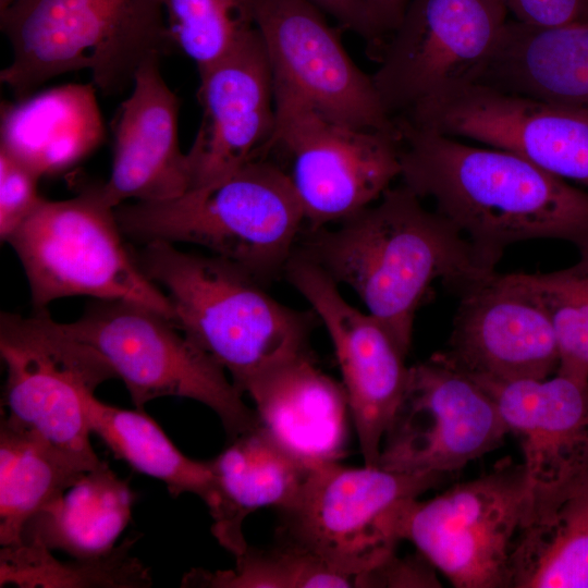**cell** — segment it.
Masks as SVG:
<instances>
[{"label":"cell","mask_w":588,"mask_h":588,"mask_svg":"<svg viewBox=\"0 0 588 588\" xmlns=\"http://www.w3.org/2000/svg\"><path fill=\"white\" fill-rule=\"evenodd\" d=\"M0 354L7 367L2 404L9 417L59 449L98 464L86 401L117 378L96 348L73 336L47 309L32 316L2 313Z\"/></svg>","instance_id":"cell-8"},{"label":"cell","mask_w":588,"mask_h":588,"mask_svg":"<svg viewBox=\"0 0 588 588\" xmlns=\"http://www.w3.org/2000/svg\"><path fill=\"white\" fill-rule=\"evenodd\" d=\"M159 61L149 60L137 71L133 90L119 111L111 174L98 185L114 209L130 199H174L189 189L186 152L179 140L180 102Z\"/></svg>","instance_id":"cell-18"},{"label":"cell","mask_w":588,"mask_h":588,"mask_svg":"<svg viewBox=\"0 0 588 588\" xmlns=\"http://www.w3.org/2000/svg\"><path fill=\"white\" fill-rule=\"evenodd\" d=\"M95 464L70 454L9 416L0 424V544L22 542L26 524Z\"/></svg>","instance_id":"cell-26"},{"label":"cell","mask_w":588,"mask_h":588,"mask_svg":"<svg viewBox=\"0 0 588 588\" xmlns=\"http://www.w3.org/2000/svg\"><path fill=\"white\" fill-rule=\"evenodd\" d=\"M341 25L365 38L378 51L380 38L363 0H310Z\"/></svg>","instance_id":"cell-37"},{"label":"cell","mask_w":588,"mask_h":588,"mask_svg":"<svg viewBox=\"0 0 588 588\" xmlns=\"http://www.w3.org/2000/svg\"><path fill=\"white\" fill-rule=\"evenodd\" d=\"M531 492L524 464L491 471L426 500H412L401 520L411 541L457 588H507L509 560Z\"/></svg>","instance_id":"cell-10"},{"label":"cell","mask_w":588,"mask_h":588,"mask_svg":"<svg viewBox=\"0 0 588 588\" xmlns=\"http://www.w3.org/2000/svg\"><path fill=\"white\" fill-rule=\"evenodd\" d=\"M94 84H68L2 103L0 149L40 177L65 171L103 140Z\"/></svg>","instance_id":"cell-24"},{"label":"cell","mask_w":588,"mask_h":588,"mask_svg":"<svg viewBox=\"0 0 588 588\" xmlns=\"http://www.w3.org/2000/svg\"><path fill=\"white\" fill-rule=\"evenodd\" d=\"M135 259L162 286L174 324L242 393L259 375L308 351L313 315L277 302L236 265L184 253L164 241L145 243Z\"/></svg>","instance_id":"cell-3"},{"label":"cell","mask_w":588,"mask_h":588,"mask_svg":"<svg viewBox=\"0 0 588 588\" xmlns=\"http://www.w3.org/2000/svg\"><path fill=\"white\" fill-rule=\"evenodd\" d=\"M114 0H15L0 10L12 59L0 78L19 99L64 73L89 69Z\"/></svg>","instance_id":"cell-21"},{"label":"cell","mask_w":588,"mask_h":588,"mask_svg":"<svg viewBox=\"0 0 588 588\" xmlns=\"http://www.w3.org/2000/svg\"><path fill=\"white\" fill-rule=\"evenodd\" d=\"M254 8L274 93L352 126L399 131L371 75L354 63L320 8L310 0H254Z\"/></svg>","instance_id":"cell-13"},{"label":"cell","mask_w":588,"mask_h":588,"mask_svg":"<svg viewBox=\"0 0 588 588\" xmlns=\"http://www.w3.org/2000/svg\"><path fill=\"white\" fill-rule=\"evenodd\" d=\"M270 149L310 229L342 221L370 206L401 174L400 133L367 130L332 120L305 102L274 93Z\"/></svg>","instance_id":"cell-9"},{"label":"cell","mask_w":588,"mask_h":588,"mask_svg":"<svg viewBox=\"0 0 588 588\" xmlns=\"http://www.w3.org/2000/svg\"><path fill=\"white\" fill-rule=\"evenodd\" d=\"M578 260L564 269L528 273L544 302L556 333V372L588 380V244Z\"/></svg>","instance_id":"cell-33"},{"label":"cell","mask_w":588,"mask_h":588,"mask_svg":"<svg viewBox=\"0 0 588 588\" xmlns=\"http://www.w3.org/2000/svg\"><path fill=\"white\" fill-rule=\"evenodd\" d=\"M199 77L203 115L186 152L189 189L264 157L275 125L272 72L258 29Z\"/></svg>","instance_id":"cell-17"},{"label":"cell","mask_w":588,"mask_h":588,"mask_svg":"<svg viewBox=\"0 0 588 588\" xmlns=\"http://www.w3.org/2000/svg\"><path fill=\"white\" fill-rule=\"evenodd\" d=\"M86 415L112 454L134 470L162 481L173 498L198 495L212 515L219 506L218 486L209 461L185 456L144 411L106 404L95 395L86 401Z\"/></svg>","instance_id":"cell-28"},{"label":"cell","mask_w":588,"mask_h":588,"mask_svg":"<svg viewBox=\"0 0 588 588\" xmlns=\"http://www.w3.org/2000/svg\"><path fill=\"white\" fill-rule=\"evenodd\" d=\"M363 2L380 38V51L400 24L411 0H363Z\"/></svg>","instance_id":"cell-38"},{"label":"cell","mask_w":588,"mask_h":588,"mask_svg":"<svg viewBox=\"0 0 588 588\" xmlns=\"http://www.w3.org/2000/svg\"><path fill=\"white\" fill-rule=\"evenodd\" d=\"M173 46L160 0H114L90 57L93 84L106 95L133 85L137 71Z\"/></svg>","instance_id":"cell-30"},{"label":"cell","mask_w":588,"mask_h":588,"mask_svg":"<svg viewBox=\"0 0 588 588\" xmlns=\"http://www.w3.org/2000/svg\"><path fill=\"white\" fill-rule=\"evenodd\" d=\"M297 248L354 290L407 353L416 311L432 282L441 280L461 295L497 271L404 184L389 187L376 205L335 230L309 228Z\"/></svg>","instance_id":"cell-2"},{"label":"cell","mask_w":588,"mask_h":588,"mask_svg":"<svg viewBox=\"0 0 588 588\" xmlns=\"http://www.w3.org/2000/svg\"><path fill=\"white\" fill-rule=\"evenodd\" d=\"M209 464L219 494L211 531L234 556L248 547L244 519L262 507L282 511L292 505L313 469L284 451L259 425L231 440Z\"/></svg>","instance_id":"cell-25"},{"label":"cell","mask_w":588,"mask_h":588,"mask_svg":"<svg viewBox=\"0 0 588 588\" xmlns=\"http://www.w3.org/2000/svg\"><path fill=\"white\" fill-rule=\"evenodd\" d=\"M356 587L434 588L441 587L432 564L418 552L416 555H390L377 567L356 576Z\"/></svg>","instance_id":"cell-35"},{"label":"cell","mask_w":588,"mask_h":588,"mask_svg":"<svg viewBox=\"0 0 588 588\" xmlns=\"http://www.w3.org/2000/svg\"><path fill=\"white\" fill-rule=\"evenodd\" d=\"M15 0H0V10H3L4 8H7L8 5H10L12 2H14Z\"/></svg>","instance_id":"cell-39"},{"label":"cell","mask_w":588,"mask_h":588,"mask_svg":"<svg viewBox=\"0 0 588 588\" xmlns=\"http://www.w3.org/2000/svg\"><path fill=\"white\" fill-rule=\"evenodd\" d=\"M503 0H411L371 75L396 119L475 82L509 19Z\"/></svg>","instance_id":"cell-11"},{"label":"cell","mask_w":588,"mask_h":588,"mask_svg":"<svg viewBox=\"0 0 588 588\" xmlns=\"http://www.w3.org/2000/svg\"><path fill=\"white\" fill-rule=\"evenodd\" d=\"M284 272L331 339L364 464L379 466L383 438L407 388L408 353L380 321L350 305L338 283L298 248Z\"/></svg>","instance_id":"cell-15"},{"label":"cell","mask_w":588,"mask_h":588,"mask_svg":"<svg viewBox=\"0 0 588 588\" xmlns=\"http://www.w3.org/2000/svg\"><path fill=\"white\" fill-rule=\"evenodd\" d=\"M63 324L106 357L136 409L163 396L197 401L217 414L230 441L259 425L226 371L161 313L128 301L98 299Z\"/></svg>","instance_id":"cell-6"},{"label":"cell","mask_w":588,"mask_h":588,"mask_svg":"<svg viewBox=\"0 0 588 588\" xmlns=\"http://www.w3.org/2000/svg\"><path fill=\"white\" fill-rule=\"evenodd\" d=\"M503 2L513 20L532 26H560L588 17V0H503Z\"/></svg>","instance_id":"cell-36"},{"label":"cell","mask_w":588,"mask_h":588,"mask_svg":"<svg viewBox=\"0 0 588 588\" xmlns=\"http://www.w3.org/2000/svg\"><path fill=\"white\" fill-rule=\"evenodd\" d=\"M448 476L406 474L332 462L310 470L297 499L279 511L278 540L315 554L352 577L396 552L406 505Z\"/></svg>","instance_id":"cell-7"},{"label":"cell","mask_w":588,"mask_h":588,"mask_svg":"<svg viewBox=\"0 0 588 588\" xmlns=\"http://www.w3.org/2000/svg\"><path fill=\"white\" fill-rule=\"evenodd\" d=\"M40 176L16 158L0 149V237L7 241L30 215L42 197Z\"/></svg>","instance_id":"cell-34"},{"label":"cell","mask_w":588,"mask_h":588,"mask_svg":"<svg viewBox=\"0 0 588 588\" xmlns=\"http://www.w3.org/2000/svg\"><path fill=\"white\" fill-rule=\"evenodd\" d=\"M586 20H588V17Z\"/></svg>","instance_id":"cell-40"},{"label":"cell","mask_w":588,"mask_h":588,"mask_svg":"<svg viewBox=\"0 0 588 588\" xmlns=\"http://www.w3.org/2000/svg\"><path fill=\"white\" fill-rule=\"evenodd\" d=\"M173 46L198 73L217 63L256 27L254 0H160Z\"/></svg>","instance_id":"cell-32"},{"label":"cell","mask_w":588,"mask_h":588,"mask_svg":"<svg viewBox=\"0 0 588 588\" xmlns=\"http://www.w3.org/2000/svg\"><path fill=\"white\" fill-rule=\"evenodd\" d=\"M438 359L474 381L542 380L560 364L555 329L528 273L497 271L461 295Z\"/></svg>","instance_id":"cell-16"},{"label":"cell","mask_w":588,"mask_h":588,"mask_svg":"<svg viewBox=\"0 0 588 588\" xmlns=\"http://www.w3.org/2000/svg\"><path fill=\"white\" fill-rule=\"evenodd\" d=\"M401 119L420 127L514 152L588 189V110L465 85Z\"/></svg>","instance_id":"cell-14"},{"label":"cell","mask_w":588,"mask_h":588,"mask_svg":"<svg viewBox=\"0 0 588 588\" xmlns=\"http://www.w3.org/2000/svg\"><path fill=\"white\" fill-rule=\"evenodd\" d=\"M519 440L532 489L560 486L588 467V380L475 381Z\"/></svg>","instance_id":"cell-19"},{"label":"cell","mask_w":588,"mask_h":588,"mask_svg":"<svg viewBox=\"0 0 588 588\" xmlns=\"http://www.w3.org/2000/svg\"><path fill=\"white\" fill-rule=\"evenodd\" d=\"M235 561V567L228 571L192 568L183 576L181 587H356L355 577L335 572L315 554L282 540L267 548L248 546Z\"/></svg>","instance_id":"cell-31"},{"label":"cell","mask_w":588,"mask_h":588,"mask_svg":"<svg viewBox=\"0 0 588 588\" xmlns=\"http://www.w3.org/2000/svg\"><path fill=\"white\" fill-rule=\"evenodd\" d=\"M134 494L105 462L39 511L25 526L22 542L35 540L73 559L112 551L127 526Z\"/></svg>","instance_id":"cell-27"},{"label":"cell","mask_w":588,"mask_h":588,"mask_svg":"<svg viewBox=\"0 0 588 588\" xmlns=\"http://www.w3.org/2000/svg\"><path fill=\"white\" fill-rule=\"evenodd\" d=\"M396 123L402 184L431 199L490 267L518 242L588 244V189L514 152L469 145L403 119Z\"/></svg>","instance_id":"cell-1"},{"label":"cell","mask_w":588,"mask_h":588,"mask_svg":"<svg viewBox=\"0 0 588 588\" xmlns=\"http://www.w3.org/2000/svg\"><path fill=\"white\" fill-rule=\"evenodd\" d=\"M121 233L98 185L64 200L41 198L5 241L23 266L34 310L62 297L91 296L142 304L173 321L167 295L143 272Z\"/></svg>","instance_id":"cell-5"},{"label":"cell","mask_w":588,"mask_h":588,"mask_svg":"<svg viewBox=\"0 0 588 588\" xmlns=\"http://www.w3.org/2000/svg\"><path fill=\"white\" fill-rule=\"evenodd\" d=\"M474 83L588 110V20L541 27L510 19Z\"/></svg>","instance_id":"cell-23"},{"label":"cell","mask_w":588,"mask_h":588,"mask_svg":"<svg viewBox=\"0 0 588 588\" xmlns=\"http://www.w3.org/2000/svg\"><path fill=\"white\" fill-rule=\"evenodd\" d=\"M244 393L264 431L307 467L345 456L352 422L345 390L320 370L309 351L259 375Z\"/></svg>","instance_id":"cell-20"},{"label":"cell","mask_w":588,"mask_h":588,"mask_svg":"<svg viewBox=\"0 0 588 588\" xmlns=\"http://www.w3.org/2000/svg\"><path fill=\"white\" fill-rule=\"evenodd\" d=\"M115 217L134 240L203 246L261 283L284 271L306 222L283 169L264 157L174 199L122 204Z\"/></svg>","instance_id":"cell-4"},{"label":"cell","mask_w":588,"mask_h":588,"mask_svg":"<svg viewBox=\"0 0 588 588\" xmlns=\"http://www.w3.org/2000/svg\"><path fill=\"white\" fill-rule=\"evenodd\" d=\"M138 536L125 538L109 553L61 562L42 543L30 540L1 547L0 587L21 588H147L149 569L132 556Z\"/></svg>","instance_id":"cell-29"},{"label":"cell","mask_w":588,"mask_h":588,"mask_svg":"<svg viewBox=\"0 0 588 588\" xmlns=\"http://www.w3.org/2000/svg\"><path fill=\"white\" fill-rule=\"evenodd\" d=\"M507 571V588H588V467L531 488Z\"/></svg>","instance_id":"cell-22"},{"label":"cell","mask_w":588,"mask_h":588,"mask_svg":"<svg viewBox=\"0 0 588 588\" xmlns=\"http://www.w3.org/2000/svg\"><path fill=\"white\" fill-rule=\"evenodd\" d=\"M493 399L436 356L409 367L404 397L382 441L379 466L450 476L509 434Z\"/></svg>","instance_id":"cell-12"}]
</instances>
